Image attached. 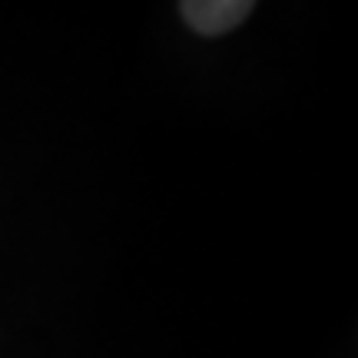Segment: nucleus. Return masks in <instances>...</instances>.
<instances>
[{"instance_id":"f257e3e1","label":"nucleus","mask_w":358,"mask_h":358,"mask_svg":"<svg viewBox=\"0 0 358 358\" xmlns=\"http://www.w3.org/2000/svg\"><path fill=\"white\" fill-rule=\"evenodd\" d=\"M249 13H252L249 0H189V3H182L186 24L206 37H216V34L239 27Z\"/></svg>"}]
</instances>
